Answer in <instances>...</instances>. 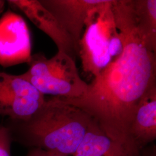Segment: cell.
I'll return each mask as SVG.
<instances>
[{"label": "cell", "mask_w": 156, "mask_h": 156, "mask_svg": "<svg viewBox=\"0 0 156 156\" xmlns=\"http://www.w3.org/2000/svg\"><path fill=\"white\" fill-rule=\"evenodd\" d=\"M93 120L81 109L51 97L27 120H8L6 126L13 140L31 149L72 156Z\"/></svg>", "instance_id": "obj_2"}, {"label": "cell", "mask_w": 156, "mask_h": 156, "mask_svg": "<svg viewBox=\"0 0 156 156\" xmlns=\"http://www.w3.org/2000/svg\"><path fill=\"white\" fill-rule=\"evenodd\" d=\"M73 40L78 51L86 20L91 11L104 0H39Z\"/></svg>", "instance_id": "obj_7"}, {"label": "cell", "mask_w": 156, "mask_h": 156, "mask_svg": "<svg viewBox=\"0 0 156 156\" xmlns=\"http://www.w3.org/2000/svg\"><path fill=\"white\" fill-rule=\"evenodd\" d=\"M28 65L21 75L44 95L76 98L87 90L88 84L80 76L75 60L65 53L57 51L50 58L42 53L35 54Z\"/></svg>", "instance_id": "obj_4"}, {"label": "cell", "mask_w": 156, "mask_h": 156, "mask_svg": "<svg viewBox=\"0 0 156 156\" xmlns=\"http://www.w3.org/2000/svg\"><path fill=\"white\" fill-rule=\"evenodd\" d=\"M112 9L123 36L122 54L88 84L82 96L59 98L88 113L112 139L126 140L131 138L129 128L140 101L156 85V49L136 27L133 0H112Z\"/></svg>", "instance_id": "obj_1"}, {"label": "cell", "mask_w": 156, "mask_h": 156, "mask_svg": "<svg viewBox=\"0 0 156 156\" xmlns=\"http://www.w3.org/2000/svg\"><path fill=\"white\" fill-rule=\"evenodd\" d=\"M45 95L21 75L0 72V119L26 121L45 103Z\"/></svg>", "instance_id": "obj_5"}, {"label": "cell", "mask_w": 156, "mask_h": 156, "mask_svg": "<svg viewBox=\"0 0 156 156\" xmlns=\"http://www.w3.org/2000/svg\"><path fill=\"white\" fill-rule=\"evenodd\" d=\"M72 156H141L133 139L113 140L93 120L81 143Z\"/></svg>", "instance_id": "obj_9"}, {"label": "cell", "mask_w": 156, "mask_h": 156, "mask_svg": "<svg viewBox=\"0 0 156 156\" xmlns=\"http://www.w3.org/2000/svg\"><path fill=\"white\" fill-rule=\"evenodd\" d=\"M5 2L4 1H0V13L3 11L5 6Z\"/></svg>", "instance_id": "obj_15"}, {"label": "cell", "mask_w": 156, "mask_h": 156, "mask_svg": "<svg viewBox=\"0 0 156 156\" xmlns=\"http://www.w3.org/2000/svg\"><path fill=\"white\" fill-rule=\"evenodd\" d=\"M129 135L141 150L156 139V85L141 98L129 128Z\"/></svg>", "instance_id": "obj_10"}, {"label": "cell", "mask_w": 156, "mask_h": 156, "mask_svg": "<svg viewBox=\"0 0 156 156\" xmlns=\"http://www.w3.org/2000/svg\"><path fill=\"white\" fill-rule=\"evenodd\" d=\"M30 31L22 17L11 11L0 19V65L5 68L29 63L31 58Z\"/></svg>", "instance_id": "obj_6"}, {"label": "cell", "mask_w": 156, "mask_h": 156, "mask_svg": "<svg viewBox=\"0 0 156 156\" xmlns=\"http://www.w3.org/2000/svg\"><path fill=\"white\" fill-rule=\"evenodd\" d=\"M112 2L104 0L90 12L79 43L78 55L84 72L94 78L123 50V36L115 23Z\"/></svg>", "instance_id": "obj_3"}, {"label": "cell", "mask_w": 156, "mask_h": 156, "mask_svg": "<svg viewBox=\"0 0 156 156\" xmlns=\"http://www.w3.org/2000/svg\"><path fill=\"white\" fill-rule=\"evenodd\" d=\"M12 140L10 129L6 126L0 124V156H12Z\"/></svg>", "instance_id": "obj_12"}, {"label": "cell", "mask_w": 156, "mask_h": 156, "mask_svg": "<svg viewBox=\"0 0 156 156\" xmlns=\"http://www.w3.org/2000/svg\"><path fill=\"white\" fill-rule=\"evenodd\" d=\"M136 27L156 49V1L133 0Z\"/></svg>", "instance_id": "obj_11"}, {"label": "cell", "mask_w": 156, "mask_h": 156, "mask_svg": "<svg viewBox=\"0 0 156 156\" xmlns=\"http://www.w3.org/2000/svg\"><path fill=\"white\" fill-rule=\"evenodd\" d=\"M11 6L22 12L56 45L58 51L75 58L78 51L73 40L55 18L41 4L39 0H9Z\"/></svg>", "instance_id": "obj_8"}, {"label": "cell", "mask_w": 156, "mask_h": 156, "mask_svg": "<svg viewBox=\"0 0 156 156\" xmlns=\"http://www.w3.org/2000/svg\"><path fill=\"white\" fill-rule=\"evenodd\" d=\"M141 156H156V146L155 144L149 145L140 150Z\"/></svg>", "instance_id": "obj_14"}, {"label": "cell", "mask_w": 156, "mask_h": 156, "mask_svg": "<svg viewBox=\"0 0 156 156\" xmlns=\"http://www.w3.org/2000/svg\"><path fill=\"white\" fill-rule=\"evenodd\" d=\"M26 156H69L38 148H31Z\"/></svg>", "instance_id": "obj_13"}]
</instances>
